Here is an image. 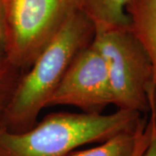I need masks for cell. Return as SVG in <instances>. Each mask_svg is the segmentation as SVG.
Returning a JSON list of instances; mask_svg holds the SVG:
<instances>
[{
    "label": "cell",
    "instance_id": "obj_1",
    "mask_svg": "<svg viewBox=\"0 0 156 156\" xmlns=\"http://www.w3.org/2000/svg\"><path fill=\"white\" fill-rule=\"evenodd\" d=\"M95 27L79 8L73 11L64 25L23 74L6 108L1 127L19 133L37 122L41 111L47 108L50 97L75 57L89 46Z\"/></svg>",
    "mask_w": 156,
    "mask_h": 156
},
{
    "label": "cell",
    "instance_id": "obj_2",
    "mask_svg": "<svg viewBox=\"0 0 156 156\" xmlns=\"http://www.w3.org/2000/svg\"><path fill=\"white\" fill-rule=\"evenodd\" d=\"M142 117L128 109L109 115L56 112L23 132L0 127V156H66L81 146L136 129Z\"/></svg>",
    "mask_w": 156,
    "mask_h": 156
},
{
    "label": "cell",
    "instance_id": "obj_3",
    "mask_svg": "<svg viewBox=\"0 0 156 156\" xmlns=\"http://www.w3.org/2000/svg\"><path fill=\"white\" fill-rule=\"evenodd\" d=\"M92 45L105 62L117 109L149 112L153 68L143 46L128 26L95 30Z\"/></svg>",
    "mask_w": 156,
    "mask_h": 156
},
{
    "label": "cell",
    "instance_id": "obj_4",
    "mask_svg": "<svg viewBox=\"0 0 156 156\" xmlns=\"http://www.w3.org/2000/svg\"><path fill=\"white\" fill-rule=\"evenodd\" d=\"M8 60L25 72L78 7L77 0H5Z\"/></svg>",
    "mask_w": 156,
    "mask_h": 156
},
{
    "label": "cell",
    "instance_id": "obj_5",
    "mask_svg": "<svg viewBox=\"0 0 156 156\" xmlns=\"http://www.w3.org/2000/svg\"><path fill=\"white\" fill-rule=\"evenodd\" d=\"M110 104L113 96L106 63L91 43L75 57L47 108L66 105L86 114H102Z\"/></svg>",
    "mask_w": 156,
    "mask_h": 156
},
{
    "label": "cell",
    "instance_id": "obj_6",
    "mask_svg": "<svg viewBox=\"0 0 156 156\" xmlns=\"http://www.w3.org/2000/svg\"><path fill=\"white\" fill-rule=\"evenodd\" d=\"M126 12L129 29L150 59L156 89V0H129Z\"/></svg>",
    "mask_w": 156,
    "mask_h": 156
},
{
    "label": "cell",
    "instance_id": "obj_7",
    "mask_svg": "<svg viewBox=\"0 0 156 156\" xmlns=\"http://www.w3.org/2000/svg\"><path fill=\"white\" fill-rule=\"evenodd\" d=\"M129 0H77L78 7L95 30L129 25L126 7Z\"/></svg>",
    "mask_w": 156,
    "mask_h": 156
},
{
    "label": "cell",
    "instance_id": "obj_8",
    "mask_svg": "<svg viewBox=\"0 0 156 156\" xmlns=\"http://www.w3.org/2000/svg\"><path fill=\"white\" fill-rule=\"evenodd\" d=\"M147 121L143 116L136 129L121 132L92 148L73 150L66 156H132L140 130Z\"/></svg>",
    "mask_w": 156,
    "mask_h": 156
},
{
    "label": "cell",
    "instance_id": "obj_9",
    "mask_svg": "<svg viewBox=\"0 0 156 156\" xmlns=\"http://www.w3.org/2000/svg\"><path fill=\"white\" fill-rule=\"evenodd\" d=\"M23 73L11 63L0 69V127L11 96Z\"/></svg>",
    "mask_w": 156,
    "mask_h": 156
},
{
    "label": "cell",
    "instance_id": "obj_10",
    "mask_svg": "<svg viewBox=\"0 0 156 156\" xmlns=\"http://www.w3.org/2000/svg\"><path fill=\"white\" fill-rule=\"evenodd\" d=\"M8 32L6 23L5 0H0V69L9 64Z\"/></svg>",
    "mask_w": 156,
    "mask_h": 156
},
{
    "label": "cell",
    "instance_id": "obj_11",
    "mask_svg": "<svg viewBox=\"0 0 156 156\" xmlns=\"http://www.w3.org/2000/svg\"><path fill=\"white\" fill-rule=\"evenodd\" d=\"M151 134V125L149 120L147 119V122L141 127L140 130L138 138L136 140V144L134 147V153L132 156H142L144 151L148 145Z\"/></svg>",
    "mask_w": 156,
    "mask_h": 156
},
{
    "label": "cell",
    "instance_id": "obj_12",
    "mask_svg": "<svg viewBox=\"0 0 156 156\" xmlns=\"http://www.w3.org/2000/svg\"><path fill=\"white\" fill-rule=\"evenodd\" d=\"M148 113V120L151 125L150 140L142 156H156V119L154 115L152 112L149 111Z\"/></svg>",
    "mask_w": 156,
    "mask_h": 156
},
{
    "label": "cell",
    "instance_id": "obj_13",
    "mask_svg": "<svg viewBox=\"0 0 156 156\" xmlns=\"http://www.w3.org/2000/svg\"><path fill=\"white\" fill-rule=\"evenodd\" d=\"M149 111L155 116L156 119V89L155 87L149 93Z\"/></svg>",
    "mask_w": 156,
    "mask_h": 156
}]
</instances>
